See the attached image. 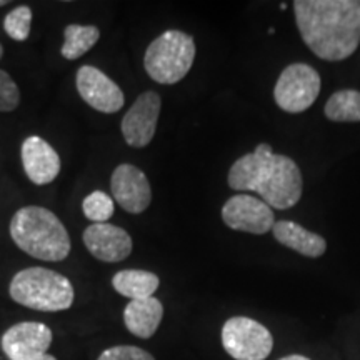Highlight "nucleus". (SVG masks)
I'll list each match as a JSON object with an SVG mask.
<instances>
[{
	"label": "nucleus",
	"instance_id": "nucleus-1",
	"mask_svg": "<svg viewBox=\"0 0 360 360\" xmlns=\"http://www.w3.org/2000/svg\"><path fill=\"white\" fill-rule=\"evenodd\" d=\"M304 44L322 60L339 62L360 44V0H295Z\"/></svg>",
	"mask_w": 360,
	"mask_h": 360
},
{
	"label": "nucleus",
	"instance_id": "nucleus-2",
	"mask_svg": "<svg viewBox=\"0 0 360 360\" xmlns=\"http://www.w3.org/2000/svg\"><path fill=\"white\" fill-rule=\"evenodd\" d=\"M229 186L238 192H257L274 209L285 210L300 200L304 191L302 172L290 157L274 154L269 143H260L242 155L229 170Z\"/></svg>",
	"mask_w": 360,
	"mask_h": 360
},
{
	"label": "nucleus",
	"instance_id": "nucleus-3",
	"mask_svg": "<svg viewBox=\"0 0 360 360\" xmlns=\"http://www.w3.org/2000/svg\"><path fill=\"white\" fill-rule=\"evenodd\" d=\"M11 236L20 250L45 262H60L70 254L64 224L45 207H22L11 220Z\"/></svg>",
	"mask_w": 360,
	"mask_h": 360
},
{
	"label": "nucleus",
	"instance_id": "nucleus-4",
	"mask_svg": "<svg viewBox=\"0 0 360 360\" xmlns=\"http://www.w3.org/2000/svg\"><path fill=\"white\" fill-rule=\"evenodd\" d=\"M8 292L17 304L39 312H60L70 309L75 297L69 278L44 267L20 270L12 278Z\"/></svg>",
	"mask_w": 360,
	"mask_h": 360
},
{
	"label": "nucleus",
	"instance_id": "nucleus-5",
	"mask_svg": "<svg viewBox=\"0 0 360 360\" xmlns=\"http://www.w3.org/2000/svg\"><path fill=\"white\" fill-rule=\"evenodd\" d=\"M195 60V40L180 30H167L147 47L143 67L154 82L174 85L182 80Z\"/></svg>",
	"mask_w": 360,
	"mask_h": 360
},
{
	"label": "nucleus",
	"instance_id": "nucleus-6",
	"mask_svg": "<svg viewBox=\"0 0 360 360\" xmlns=\"http://www.w3.org/2000/svg\"><path fill=\"white\" fill-rule=\"evenodd\" d=\"M225 352L236 360H265L274 349L267 327L249 317H232L222 327Z\"/></svg>",
	"mask_w": 360,
	"mask_h": 360
},
{
	"label": "nucleus",
	"instance_id": "nucleus-7",
	"mask_svg": "<svg viewBox=\"0 0 360 360\" xmlns=\"http://www.w3.org/2000/svg\"><path fill=\"white\" fill-rule=\"evenodd\" d=\"M319 94H321V75L307 64L285 67L274 89L276 103L289 114H302L317 101Z\"/></svg>",
	"mask_w": 360,
	"mask_h": 360
},
{
	"label": "nucleus",
	"instance_id": "nucleus-8",
	"mask_svg": "<svg viewBox=\"0 0 360 360\" xmlns=\"http://www.w3.org/2000/svg\"><path fill=\"white\" fill-rule=\"evenodd\" d=\"M222 220L233 231L255 233V236H264L276 225L272 209L264 200L247 193H238L225 202L222 207Z\"/></svg>",
	"mask_w": 360,
	"mask_h": 360
},
{
	"label": "nucleus",
	"instance_id": "nucleus-9",
	"mask_svg": "<svg viewBox=\"0 0 360 360\" xmlns=\"http://www.w3.org/2000/svg\"><path fill=\"white\" fill-rule=\"evenodd\" d=\"M162 101L154 90L141 94L122 119V134L130 147H147L154 139L159 122Z\"/></svg>",
	"mask_w": 360,
	"mask_h": 360
},
{
	"label": "nucleus",
	"instance_id": "nucleus-10",
	"mask_svg": "<svg viewBox=\"0 0 360 360\" xmlns=\"http://www.w3.org/2000/svg\"><path fill=\"white\" fill-rule=\"evenodd\" d=\"M77 90L87 105L102 114H115L124 107L125 97L110 77L94 65H82L77 72Z\"/></svg>",
	"mask_w": 360,
	"mask_h": 360
},
{
	"label": "nucleus",
	"instance_id": "nucleus-11",
	"mask_svg": "<svg viewBox=\"0 0 360 360\" xmlns=\"http://www.w3.org/2000/svg\"><path fill=\"white\" fill-rule=\"evenodd\" d=\"M52 330L40 322H20L2 335V350L11 360H32L47 354Z\"/></svg>",
	"mask_w": 360,
	"mask_h": 360
},
{
	"label": "nucleus",
	"instance_id": "nucleus-12",
	"mask_svg": "<svg viewBox=\"0 0 360 360\" xmlns=\"http://www.w3.org/2000/svg\"><path fill=\"white\" fill-rule=\"evenodd\" d=\"M110 191L114 200L129 214H142L152 202V188L146 174L130 164L115 167Z\"/></svg>",
	"mask_w": 360,
	"mask_h": 360
},
{
	"label": "nucleus",
	"instance_id": "nucleus-13",
	"mask_svg": "<svg viewBox=\"0 0 360 360\" xmlns=\"http://www.w3.org/2000/svg\"><path fill=\"white\" fill-rule=\"evenodd\" d=\"M84 244L97 260L122 262L132 254V237L122 227L112 224H90L84 232Z\"/></svg>",
	"mask_w": 360,
	"mask_h": 360
},
{
	"label": "nucleus",
	"instance_id": "nucleus-14",
	"mask_svg": "<svg viewBox=\"0 0 360 360\" xmlns=\"http://www.w3.org/2000/svg\"><path fill=\"white\" fill-rule=\"evenodd\" d=\"M20 155L27 177L35 186H47L60 174V157L37 135L25 139Z\"/></svg>",
	"mask_w": 360,
	"mask_h": 360
},
{
	"label": "nucleus",
	"instance_id": "nucleus-15",
	"mask_svg": "<svg viewBox=\"0 0 360 360\" xmlns=\"http://www.w3.org/2000/svg\"><path fill=\"white\" fill-rule=\"evenodd\" d=\"M274 237L282 245L289 247V249L299 252V254L305 255V257L317 259L326 254L327 242L326 238L304 229L302 225L289 222V220H281L276 222L272 229Z\"/></svg>",
	"mask_w": 360,
	"mask_h": 360
},
{
	"label": "nucleus",
	"instance_id": "nucleus-16",
	"mask_svg": "<svg viewBox=\"0 0 360 360\" xmlns=\"http://www.w3.org/2000/svg\"><path fill=\"white\" fill-rule=\"evenodd\" d=\"M164 307L155 297L142 300H130L124 310V322L130 334L141 339H150L159 328Z\"/></svg>",
	"mask_w": 360,
	"mask_h": 360
},
{
	"label": "nucleus",
	"instance_id": "nucleus-17",
	"mask_svg": "<svg viewBox=\"0 0 360 360\" xmlns=\"http://www.w3.org/2000/svg\"><path fill=\"white\" fill-rule=\"evenodd\" d=\"M159 277L147 270H120L112 278V285L120 295L129 297L130 300H142L154 295L159 289Z\"/></svg>",
	"mask_w": 360,
	"mask_h": 360
},
{
	"label": "nucleus",
	"instance_id": "nucleus-18",
	"mask_svg": "<svg viewBox=\"0 0 360 360\" xmlns=\"http://www.w3.org/2000/svg\"><path fill=\"white\" fill-rule=\"evenodd\" d=\"M65 42L62 45L60 53L67 60H75L82 57L94 47L101 39V30L96 25L70 24L64 30Z\"/></svg>",
	"mask_w": 360,
	"mask_h": 360
},
{
	"label": "nucleus",
	"instance_id": "nucleus-19",
	"mask_svg": "<svg viewBox=\"0 0 360 360\" xmlns=\"http://www.w3.org/2000/svg\"><path fill=\"white\" fill-rule=\"evenodd\" d=\"M323 112L332 122H360V92L339 90L328 98Z\"/></svg>",
	"mask_w": 360,
	"mask_h": 360
},
{
	"label": "nucleus",
	"instance_id": "nucleus-20",
	"mask_svg": "<svg viewBox=\"0 0 360 360\" xmlns=\"http://www.w3.org/2000/svg\"><path fill=\"white\" fill-rule=\"evenodd\" d=\"M114 200L101 191L89 193L82 202L84 215L94 224H107L112 215H114Z\"/></svg>",
	"mask_w": 360,
	"mask_h": 360
},
{
	"label": "nucleus",
	"instance_id": "nucleus-21",
	"mask_svg": "<svg viewBox=\"0 0 360 360\" xmlns=\"http://www.w3.org/2000/svg\"><path fill=\"white\" fill-rule=\"evenodd\" d=\"M30 25H32V11L27 6H19L7 13L4 20V29L7 35L17 42H24L29 39Z\"/></svg>",
	"mask_w": 360,
	"mask_h": 360
},
{
	"label": "nucleus",
	"instance_id": "nucleus-22",
	"mask_svg": "<svg viewBox=\"0 0 360 360\" xmlns=\"http://www.w3.org/2000/svg\"><path fill=\"white\" fill-rule=\"evenodd\" d=\"M20 103V90L6 70L0 69V112H12Z\"/></svg>",
	"mask_w": 360,
	"mask_h": 360
},
{
	"label": "nucleus",
	"instance_id": "nucleus-23",
	"mask_svg": "<svg viewBox=\"0 0 360 360\" xmlns=\"http://www.w3.org/2000/svg\"><path fill=\"white\" fill-rule=\"evenodd\" d=\"M97 360H155L150 354L143 349L134 347V345H117L103 350Z\"/></svg>",
	"mask_w": 360,
	"mask_h": 360
},
{
	"label": "nucleus",
	"instance_id": "nucleus-24",
	"mask_svg": "<svg viewBox=\"0 0 360 360\" xmlns=\"http://www.w3.org/2000/svg\"><path fill=\"white\" fill-rule=\"evenodd\" d=\"M281 360H310V359L304 357V355H297V354H294V355H287V357H283V359H281Z\"/></svg>",
	"mask_w": 360,
	"mask_h": 360
},
{
	"label": "nucleus",
	"instance_id": "nucleus-25",
	"mask_svg": "<svg viewBox=\"0 0 360 360\" xmlns=\"http://www.w3.org/2000/svg\"><path fill=\"white\" fill-rule=\"evenodd\" d=\"M32 360H57V359H56V357H52V355L45 354V355H40V357H37V359H32Z\"/></svg>",
	"mask_w": 360,
	"mask_h": 360
},
{
	"label": "nucleus",
	"instance_id": "nucleus-26",
	"mask_svg": "<svg viewBox=\"0 0 360 360\" xmlns=\"http://www.w3.org/2000/svg\"><path fill=\"white\" fill-rule=\"evenodd\" d=\"M7 4H8V0H0V7L7 6Z\"/></svg>",
	"mask_w": 360,
	"mask_h": 360
},
{
	"label": "nucleus",
	"instance_id": "nucleus-27",
	"mask_svg": "<svg viewBox=\"0 0 360 360\" xmlns=\"http://www.w3.org/2000/svg\"><path fill=\"white\" fill-rule=\"evenodd\" d=\"M2 53H4V49H2V45H0V57H2Z\"/></svg>",
	"mask_w": 360,
	"mask_h": 360
}]
</instances>
